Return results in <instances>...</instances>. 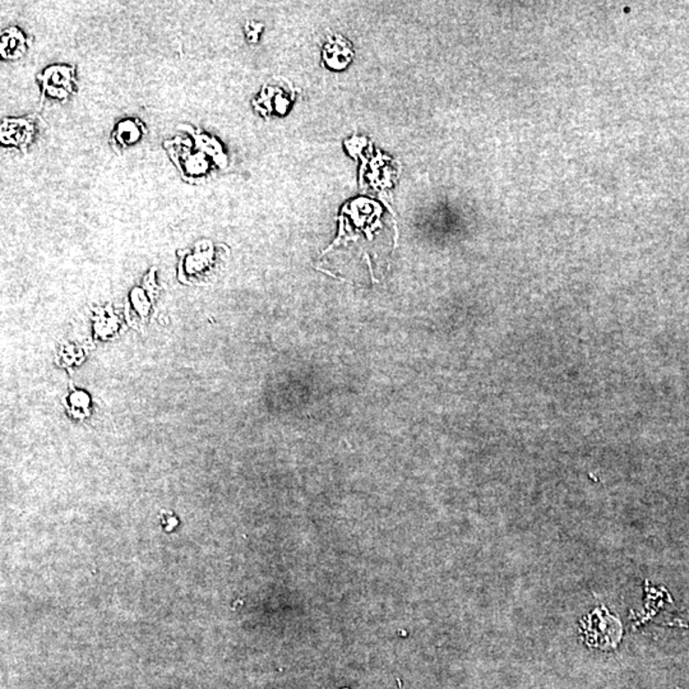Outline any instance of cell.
Masks as SVG:
<instances>
[{
  "instance_id": "obj_7",
  "label": "cell",
  "mask_w": 689,
  "mask_h": 689,
  "mask_svg": "<svg viewBox=\"0 0 689 689\" xmlns=\"http://www.w3.org/2000/svg\"><path fill=\"white\" fill-rule=\"evenodd\" d=\"M160 525L166 533H174L180 525V520L174 512H163L160 516Z\"/></svg>"
},
{
  "instance_id": "obj_4",
  "label": "cell",
  "mask_w": 689,
  "mask_h": 689,
  "mask_svg": "<svg viewBox=\"0 0 689 689\" xmlns=\"http://www.w3.org/2000/svg\"><path fill=\"white\" fill-rule=\"evenodd\" d=\"M27 39L15 27L4 29L1 32L0 53L4 59H18L27 51Z\"/></svg>"
},
{
  "instance_id": "obj_2",
  "label": "cell",
  "mask_w": 689,
  "mask_h": 689,
  "mask_svg": "<svg viewBox=\"0 0 689 689\" xmlns=\"http://www.w3.org/2000/svg\"><path fill=\"white\" fill-rule=\"evenodd\" d=\"M39 116L32 115L23 119H4L1 123V143L7 146H15L21 148L23 152L29 147V143L34 141L37 126L36 121Z\"/></svg>"
},
{
  "instance_id": "obj_6",
  "label": "cell",
  "mask_w": 689,
  "mask_h": 689,
  "mask_svg": "<svg viewBox=\"0 0 689 689\" xmlns=\"http://www.w3.org/2000/svg\"><path fill=\"white\" fill-rule=\"evenodd\" d=\"M183 128H185L188 132H190V133L194 135L198 147L202 148V151L206 152V154L211 155L213 157V160L218 162V165H221V166L225 165V156L222 154L221 146H218V142L212 140L211 137H208V135H204L201 132H197V133L194 134V132L192 131V128L190 127Z\"/></svg>"
},
{
  "instance_id": "obj_1",
  "label": "cell",
  "mask_w": 689,
  "mask_h": 689,
  "mask_svg": "<svg viewBox=\"0 0 689 689\" xmlns=\"http://www.w3.org/2000/svg\"><path fill=\"white\" fill-rule=\"evenodd\" d=\"M39 79L43 81V101L46 99L63 101L68 99L71 93L76 92L74 82V68L65 65H54L45 69L43 74L39 76Z\"/></svg>"
},
{
  "instance_id": "obj_3",
  "label": "cell",
  "mask_w": 689,
  "mask_h": 689,
  "mask_svg": "<svg viewBox=\"0 0 689 689\" xmlns=\"http://www.w3.org/2000/svg\"><path fill=\"white\" fill-rule=\"evenodd\" d=\"M165 146L168 147V152L173 156V160L176 162L185 180H193L196 178L203 176L207 173V162L204 161L203 156L192 155V152L188 149L179 151L170 142H166Z\"/></svg>"
},
{
  "instance_id": "obj_5",
  "label": "cell",
  "mask_w": 689,
  "mask_h": 689,
  "mask_svg": "<svg viewBox=\"0 0 689 689\" xmlns=\"http://www.w3.org/2000/svg\"><path fill=\"white\" fill-rule=\"evenodd\" d=\"M145 133V127L137 120H124L119 126H116V129L113 134L114 146L123 148L127 147L129 145H133L134 142L138 141Z\"/></svg>"
}]
</instances>
